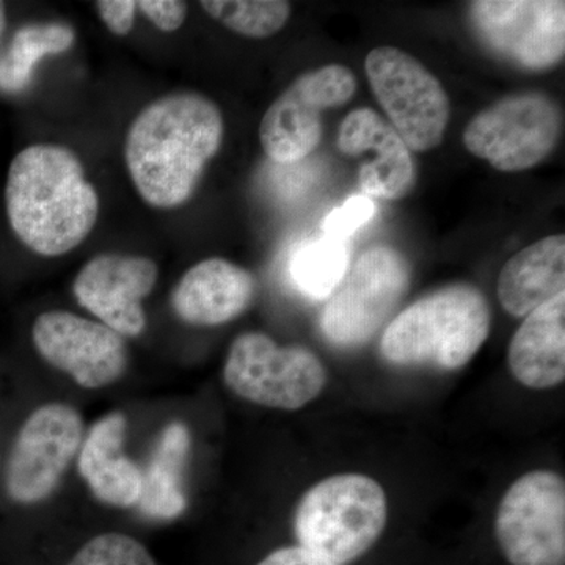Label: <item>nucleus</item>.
<instances>
[{"instance_id":"7","label":"nucleus","mask_w":565,"mask_h":565,"mask_svg":"<svg viewBox=\"0 0 565 565\" xmlns=\"http://www.w3.org/2000/svg\"><path fill=\"white\" fill-rule=\"evenodd\" d=\"M82 434V416L68 404H44L29 414L2 460L0 486L7 500L20 508L46 501L79 452Z\"/></svg>"},{"instance_id":"3","label":"nucleus","mask_w":565,"mask_h":565,"mask_svg":"<svg viewBox=\"0 0 565 565\" xmlns=\"http://www.w3.org/2000/svg\"><path fill=\"white\" fill-rule=\"evenodd\" d=\"M490 323L484 294L476 286L456 282L401 311L382 334L381 353L394 366L460 370L486 343Z\"/></svg>"},{"instance_id":"28","label":"nucleus","mask_w":565,"mask_h":565,"mask_svg":"<svg viewBox=\"0 0 565 565\" xmlns=\"http://www.w3.org/2000/svg\"><path fill=\"white\" fill-rule=\"evenodd\" d=\"M256 565H338L326 557L316 555L302 546H285L275 550L269 556L264 557L262 563Z\"/></svg>"},{"instance_id":"10","label":"nucleus","mask_w":565,"mask_h":565,"mask_svg":"<svg viewBox=\"0 0 565 565\" xmlns=\"http://www.w3.org/2000/svg\"><path fill=\"white\" fill-rule=\"evenodd\" d=\"M498 545L511 565H565V482L530 471L509 487L494 519Z\"/></svg>"},{"instance_id":"14","label":"nucleus","mask_w":565,"mask_h":565,"mask_svg":"<svg viewBox=\"0 0 565 565\" xmlns=\"http://www.w3.org/2000/svg\"><path fill=\"white\" fill-rule=\"evenodd\" d=\"M158 281V266L145 256L104 253L90 259L73 282L77 302L122 338L145 332L143 300Z\"/></svg>"},{"instance_id":"16","label":"nucleus","mask_w":565,"mask_h":565,"mask_svg":"<svg viewBox=\"0 0 565 565\" xmlns=\"http://www.w3.org/2000/svg\"><path fill=\"white\" fill-rule=\"evenodd\" d=\"M255 292L256 280L247 269L210 258L184 274L172 294V307L191 326H222L245 313Z\"/></svg>"},{"instance_id":"5","label":"nucleus","mask_w":565,"mask_h":565,"mask_svg":"<svg viewBox=\"0 0 565 565\" xmlns=\"http://www.w3.org/2000/svg\"><path fill=\"white\" fill-rule=\"evenodd\" d=\"M411 280V264L403 253L388 245L367 248L323 305V338L343 349L367 343L404 299Z\"/></svg>"},{"instance_id":"18","label":"nucleus","mask_w":565,"mask_h":565,"mask_svg":"<svg viewBox=\"0 0 565 565\" xmlns=\"http://www.w3.org/2000/svg\"><path fill=\"white\" fill-rule=\"evenodd\" d=\"M508 363L520 384L548 390L565 379V292L526 316L509 344Z\"/></svg>"},{"instance_id":"4","label":"nucleus","mask_w":565,"mask_h":565,"mask_svg":"<svg viewBox=\"0 0 565 565\" xmlns=\"http://www.w3.org/2000/svg\"><path fill=\"white\" fill-rule=\"evenodd\" d=\"M386 516V494L377 481L364 475L330 476L303 494L294 533L302 548L344 565L373 548Z\"/></svg>"},{"instance_id":"29","label":"nucleus","mask_w":565,"mask_h":565,"mask_svg":"<svg viewBox=\"0 0 565 565\" xmlns=\"http://www.w3.org/2000/svg\"><path fill=\"white\" fill-rule=\"evenodd\" d=\"M7 29V7L6 3L0 2V41H2L3 32Z\"/></svg>"},{"instance_id":"27","label":"nucleus","mask_w":565,"mask_h":565,"mask_svg":"<svg viewBox=\"0 0 565 565\" xmlns=\"http://www.w3.org/2000/svg\"><path fill=\"white\" fill-rule=\"evenodd\" d=\"M99 17L111 33L128 35L136 21L137 3L132 0H99L95 3Z\"/></svg>"},{"instance_id":"11","label":"nucleus","mask_w":565,"mask_h":565,"mask_svg":"<svg viewBox=\"0 0 565 565\" xmlns=\"http://www.w3.org/2000/svg\"><path fill=\"white\" fill-rule=\"evenodd\" d=\"M355 92V74L343 65L321 66L297 77L270 104L259 125L267 158L294 163L313 154L322 140V111L344 106Z\"/></svg>"},{"instance_id":"6","label":"nucleus","mask_w":565,"mask_h":565,"mask_svg":"<svg viewBox=\"0 0 565 565\" xmlns=\"http://www.w3.org/2000/svg\"><path fill=\"white\" fill-rule=\"evenodd\" d=\"M223 381L248 403L297 411L322 393L327 371L305 345H278L266 333L247 332L233 341Z\"/></svg>"},{"instance_id":"20","label":"nucleus","mask_w":565,"mask_h":565,"mask_svg":"<svg viewBox=\"0 0 565 565\" xmlns=\"http://www.w3.org/2000/svg\"><path fill=\"white\" fill-rule=\"evenodd\" d=\"M191 451V434L180 422L169 424L158 438L147 470L141 471V514L172 520L188 508L184 493V467Z\"/></svg>"},{"instance_id":"8","label":"nucleus","mask_w":565,"mask_h":565,"mask_svg":"<svg viewBox=\"0 0 565 565\" xmlns=\"http://www.w3.org/2000/svg\"><path fill=\"white\" fill-rule=\"evenodd\" d=\"M561 129L563 114L548 95L515 93L475 115L463 145L498 172H525L555 151Z\"/></svg>"},{"instance_id":"22","label":"nucleus","mask_w":565,"mask_h":565,"mask_svg":"<svg viewBox=\"0 0 565 565\" xmlns=\"http://www.w3.org/2000/svg\"><path fill=\"white\" fill-rule=\"evenodd\" d=\"M351 267L348 241L322 236L297 247L289 274L297 291L311 300H327Z\"/></svg>"},{"instance_id":"2","label":"nucleus","mask_w":565,"mask_h":565,"mask_svg":"<svg viewBox=\"0 0 565 565\" xmlns=\"http://www.w3.org/2000/svg\"><path fill=\"white\" fill-rule=\"evenodd\" d=\"M3 199L14 236L47 258L74 250L98 221V193L79 158L58 145H32L18 152Z\"/></svg>"},{"instance_id":"15","label":"nucleus","mask_w":565,"mask_h":565,"mask_svg":"<svg viewBox=\"0 0 565 565\" xmlns=\"http://www.w3.org/2000/svg\"><path fill=\"white\" fill-rule=\"evenodd\" d=\"M338 150L356 158L373 151V161L360 167L359 184L370 199H404L414 191L416 166L412 151L377 111L362 107L352 110L338 129Z\"/></svg>"},{"instance_id":"13","label":"nucleus","mask_w":565,"mask_h":565,"mask_svg":"<svg viewBox=\"0 0 565 565\" xmlns=\"http://www.w3.org/2000/svg\"><path fill=\"white\" fill-rule=\"evenodd\" d=\"M32 341L44 362L71 375L82 388L115 384L128 367L121 334L68 311L41 313L33 322Z\"/></svg>"},{"instance_id":"24","label":"nucleus","mask_w":565,"mask_h":565,"mask_svg":"<svg viewBox=\"0 0 565 565\" xmlns=\"http://www.w3.org/2000/svg\"><path fill=\"white\" fill-rule=\"evenodd\" d=\"M66 565H158L137 539L128 534H99L82 546Z\"/></svg>"},{"instance_id":"17","label":"nucleus","mask_w":565,"mask_h":565,"mask_svg":"<svg viewBox=\"0 0 565 565\" xmlns=\"http://www.w3.org/2000/svg\"><path fill=\"white\" fill-rule=\"evenodd\" d=\"M128 419L110 412L93 424L79 449V471L96 500L114 508L139 504L141 471L125 455Z\"/></svg>"},{"instance_id":"1","label":"nucleus","mask_w":565,"mask_h":565,"mask_svg":"<svg viewBox=\"0 0 565 565\" xmlns=\"http://www.w3.org/2000/svg\"><path fill=\"white\" fill-rule=\"evenodd\" d=\"M223 115L202 93L162 96L137 115L125 159L141 199L158 210L188 202L222 147Z\"/></svg>"},{"instance_id":"26","label":"nucleus","mask_w":565,"mask_h":565,"mask_svg":"<svg viewBox=\"0 0 565 565\" xmlns=\"http://www.w3.org/2000/svg\"><path fill=\"white\" fill-rule=\"evenodd\" d=\"M137 9L162 32H174L188 18V3L181 0H141Z\"/></svg>"},{"instance_id":"12","label":"nucleus","mask_w":565,"mask_h":565,"mask_svg":"<svg viewBox=\"0 0 565 565\" xmlns=\"http://www.w3.org/2000/svg\"><path fill=\"white\" fill-rule=\"evenodd\" d=\"M471 28L497 57L527 71L555 68L565 54L563 0H479Z\"/></svg>"},{"instance_id":"30","label":"nucleus","mask_w":565,"mask_h":565,"mask_svg":"<svg viewBox=\"0 0 565 565\" xmlns=\"http://www.w3.org/2000/svg\"><path fill=\"white\" fill-rule=\"evenodd\" d=\"M2 460H3L2 448H0V475H2Z\"/></svg>"},{"instance_id":"9","label":"nucleus","mask_w":565,"mask_h":565,"mask_svg":"<svg viewBox=\"0 0 565 565\" xmlns=\"http://www.w3.org/2000/svg\"><path fill=\"white\" fill-rule=\"evenodd\" d=\"M364 70L375 99L408 150L440 147L451 115L441 82L414 55L393 46L371 51Z\"/></svg>"},{"instance_id":"19","label":"nucleus","mask_w":565,"mask_h":565,"mask_svg":"<svg viewBox=\"0 0 565 565\" xmlns=\"http://www.w3.org/2000/svg\"><path fill=\"white\" fill-rule=\"evenodd\" d=\"M565 292V236L553 234L512 256L498 275L497 296L522 318Z\"/></svg>"},{"instance_id":"21","label":"nucleus","mask_w":565,"mask_h":565,"mask_svg":"<svg viewBox=\"0 0 565 565\" xmlns=\"http://www.w3.org/2000/svg\"><path fill=\"white\" fill-rule=\"evenodd\" d=\"M76 32L63 22H32L22 25L11 36L0 55V90L18 95L31 85L36 65L47 55L68 51Z\"/></svg>"},{"instance_id":"25","label":"nucleus","mask_w":565,"mask_h":565,"mask_svg":"<svg viewBox=\"0 0 565 565\" xmlns=\"http://www.w3.org/2000/svg\"><path fill=\"white\" fill-rule=\"evenodd\" d=\"M375 214V204L373 199L355 193L337 210L330 212L322 222L323 236L332 239L348 241L359 232L363 225H366Z\"/></svg>"},{"instance_id":"23","label":"nucleus","mask_w":565,"mask_h":565,"mask_svg":"<svg viewBox=\"0 0 565 565\" xmlns=\"http://www.w3.org/2000/svg\"><path fill=\"white\" fill-rule=\"evenodd\" d=\"M210 17L248 39H269L285 28L292 7L282 0H204Z\"/></svg>"}]
</instances>
